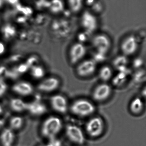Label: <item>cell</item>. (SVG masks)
Masks as SVG:
<instances>
[{
    "mask_svg": "<svg viewBox=\"0 0 146 146\" xmlns=\"http://www.w3.org/2000/svg\"><path fill=\"white\" fill-rule=\"evenodd\" d=\"M62 121L59 117L51 116L44 121L41 128V133L45 138L51 139L58 134L62 128Z\"/></svg>",
    "mask_w": 146,
    "mask_h": 146,
    "instance_id": "cell-1",
    "label": "cell"
},
{
    "mask_svg": "<svg viewBox=\"0 0 146 146\" xmlns=\"http://www.w3.org/2000/svg\"><path fill=\"white\" fill-rule=\"evenodd\" d=\"M71 112L75 115L85 117L91 115L95 111L94 105L89 100L79 99L74 102L70 106Z\"/></svg>",
    "mask_w": 146,
    "mask_h": 146,
    "instance_id": "cell-2",
    "label": "cell"
},
{
    "mask_svg": "<svg viewBox=\"0 0 146 146\" xmlns=\"http://www.w3.org/2000/svg\"><path fill=\"white\" fill-rule=\"evenodd\" d=\"M104 123L102 118L99 117H92L86 125V130L89 136L96 138L100 136L103 132Z\"/></svg>",
    "mask_w": 146,
    "mask_h": 146,
    "instance_id": "cell-3",
    "label": "cell"
},
{
    "mask_svg": "<svg viewBox=\"0 0 146 146\" xmlns=\"http://www.w3.org/2000/svg\"><path fill=\"white\" fill-rule=\"evenodd\" d=\"M81 27L85 32L90 34L97 28L98 21L95 15L91 12L86 11L81 15L80 19Z\"/></svg>",
    "mask_w": 146,
    "mask_h": 146,
    "instance_id": "cell-4",
    "label": "cell"
},
{
    "mask_svg": "<svg viewBox=\"0 0 146 146\" xmlns=\"http://www.w3.org/2000/svg\"><path fill=\"white\" fill-rule=\"evenodd\" d=\"M92 44L97 52L106 55L111 46L110 40L104 34L96 35L93 38Z\"/></svg>",
    "mask_w": 146,
    "mask_h": 146,
    "instance_id": "cell-5",
    "label": "cell"
},
{
    "mask_svg": "<svg viewBox=\"0 0 146 146\" xmlns=\"http://www.w3.org/2000/svg\"><path fill=\"white\" fill-rule=\"evenodd\" d=\"M66 133L68 138L75 144L81 145L85 142V137L83 131L75 125H69L67 126Z\"/></svg>",
    "mask_w": 146,
    "mask_h": 146,
    "instance_id": "cell-6",
    "label": "cell"
},
{
    "mask_svg": "<svg viewBox=\"0 0 146 146\" xmlns=\"http://www.w3.org/2000/svg\"><path fill=\"white\" fill-rule=\"evenodd\" d=\"M86 52V48L83 43L78 42L73 44L69 50L70 62L73 64L78 63L84 58Z\"/></svg>",
    "mask_w": 146,
    "mask_h": 146,
    "instance_id": "cell-7",
    "label": "cell"
},
{
    "mask_svg": "<svg viewBox=\"0 0 146 146\" xmlns=\"http://www.w3.org/2000/svg\"><path fill=\"white\" fill-rule=\"evenodd\" d=\"M138 42L136 37L130 35L127 37L122 43L121 48L124 55L130 56L133 54L138 48Z\"/></svg>",
    "mask_w": 146,
    "mask_h": 146,
    "instance_id": "cell-8",
    "label": "cell"
},
{
    "mask_svg": "<svg viewBox=\"0 0 146 146\" xmlns=\"http://www.w3.org/2000/svg\"><path fill=\"white\" fill-rule=\"evenodd\" d=\"M97 63L92 60H86L81 62L76 68L78 75L81 77L90 76L95 72Z\"/></svg>",
    "mask_w": 146,
    "mask_h": 146,
    "instance_id": "cell-9",
    "label": "cell"
},
{
    "mask_svg": "<svg viewBox=\"0 0 146 146\" xmlns=\"http://www.w3.org/2000/svg\"><path fill=\"white\" fill-rule=\"evenodd\" d=\"M52 109L58 113L64 114L67 111L68 104L66 98L60 94L53 95L50 99Z\"/></svg>",
    "mask_w": 146,
    "mask_h": 146,
    "instance_id": "cell-10",
    "label": "cell"
},
{
    "mask_svg": "<svg viewBox=\"0 0 146 146\" xmlns=\"http://www.w3.org/2000/svg\"><path fill=\"white\" fill-rule=\"evenodd\" d=\"M110 86L106 83L98 85L93 93V98L98 102H102L107 100L111 94Z\"/></svg>",
    "mask_w": 146,
    "mask_h": 146,
    "instance_id": "cell-11",
    "label": "cell"
},
{
    "mask_svg": "<svg viewBox=\"0 0 146 146\" xmlns=\"http://www.w3.org/2000/svg\"><path fill=\"white\" fill-rule=\"evenodd\" d=\"M60 85V81L56 77H50L39 82L37 88L43 92H51L56 90Z\"/></svg>",
    "mask_w": 146,
    "mask_h": 146,
    "instance_id": "cell-12",
    "label": "cell"
},
{
    "mask_svg": "<svg viewBox=\"0 0 146 146\" xmlns=\"http://www.w3.org/2000/svg\"><path fill=\"white\" fill-rule=\"evenodd\" d=\"M14 92L22 96H27L33 93V86L30 82L26 81H20L15 83L12 87Z\"/></svg>",
    "mask_w": 146,
    "mask_h": 146,
    "instance_id": "cell-13",
    "label": "cell"
},
{
    "mask_svg": "<svg viewBox=\"0 0 146 146\" xmlns=\"http://www.w3.org/2000/svg\"><path fill=\"white\" fill-rule=\"evenodd\" d=\"M26 111L33 115L39 116L45 114L47 109L44 104L39 101H34L27 103Z\"/></svg>",
    "mask_w": 146,
    "mask_h": 146,
    "instance_id": "cell-14",
    "label": "cell"
},
{
    "mask_svg": "<svg viewBox=\"0 0 146 146\" xmlns=\"http://www.w3.org/2000/svg\"><path fill=\"white\" fill-rule=\"evenodd\" d=\"M15 140L13 130L10 128H6L0 134V141L2 146H13Z\"/></svg>",
    "mask_w": 146,
    "mask_h": 146,
    "instance_id": "cell-15",
    "label": "cell"
},
{
    "mask_svg": "<svg viewBox=\"0 0 146 146\" xmlns=\"http://www.w3.org/2000/svg\"><path fill=\"white\" fill-rule=\"evenodd\" d=\"M9 106L12 110L16 112H22L26 111L27 103L18 98H13L10 100Z\"/></svg>",
    "mask_w": 146,
    "mask_h": 146,
    "instance_id": "cell-16",
    "label": "cell"
},
{
    "mask_svg": "<svg viewBox=\"0 0 146 146\" xmlns=\"http://www.w3.org/2000/svg\"><path fill=\"white\" fill-rule=\"evenodd\" d=\"M144 105L142 100L139 98L134 99L129 105L130 111L135 115H138L142 112Z\"/></svg>",
    "mask_w": 146,
    "mask_h": 146,
    "instance_id": "cell-17",
    "label": "cell"
},
{
    "mask_svg": "<svg viewBox=\"0 0 146 146\" xmlns=\"http://www.w3.org/2000/svg\"><path fill=\"white\" fill-rule=\"evenodd\" d=\"M128 63V59L127 56L121 55L117 57L114 60L113 64L114 66L119 71V72H123L128 69L127 64Z\"/></svg>",
    "mask_w": 146,
    "mask_h": 146,
    "instance_id": "cell-18",
    "label": "cell"
},
{
    "mask_svg": "<svg viewBox=\"0 0 146 146\" xmlns=\"http://www.w3.org/2000/svg\"><path fill=\"white\" fill-rule=\"evenodd\" d=\"M24 122V119L21 117L15 116L9 120V128L13 130H19L23 127Z\"/></svg>",
    "mask_w": 146,
    "mask_h": 146,
    "instance_id": "cell-19",
    "label": "cell"
},
{
    "mask_svg": "<svg viewBox=\"0 0 146 146\" xmlns=\"http://www.w3.org/2000/svg\"><path fill=\"white\" fill-rule=\"evenodd\" d=\"M112 70L108 66L103 67L99 71V77L104 81H107L110 80L112 77Z\"/></svg>",
    "mask_w": 146,
    "mask_h": 146,
    "instance_id": "cell-20",
    "label": "cell"
},
{
    "mask_svg": "<svg viewBox=\"0 0 146 146\" xmlns=\"http://www.w3.org/2000/svg\"><path fill=\"white\" fill-rule=\"evenodd\" d=\"M129 72H119L113 79L114 85L116 86L122 85L126 82Z\"/></svg>",
    "mask_w": 146,
    "mask_h": 146,
    "instance_id": "cell-21",
    "label": "cell"
},
{
    "mask_svg": "<svg viewBox=\"0 0 146 146\" xmlns=\"http://www.w3.org/2000/svg\"><path fill=\"white\" fill-rule=\"evenodd\" d=\"M31 74L33 78L40 79L44 76L45 71L43 68L37 65L31 68Z\"/></svg>",
    "mask_w": 146,
    "mask_h": 146,
    "instance_id": "cell-22",
    "label": "cell"
},
{
    "mask_svg": "<svg viewBox=\"0 0 146 146\" xmlns=\"http://www.w3.org/2000/svg\"><path fill=\"white\" fill-rule=\"evenodd\" d=\"M70 9L75 12L79 11L82 6V0H69Z\"/></svg>",
    "mask_w": 146,
    "mask_h": 146,
    "instance_id": "cell-23",
    "label": "cell"
},
{
    "mask_svg": "<svg viewBox=\"0 0 146 146\" xmlns=\"http://www.w3.org/2000/svg\"><path fill=\"white\" fill-rule=\"evenodd\" d=\"M3 35L6 39H11L15 36V31L13 29H8L6 28L3 31Z\"/></svg>",
    "mask_w": 146,
    "mask_h": 146,
    "instance_id": "cell-24",
    "label": "cell"
},
{
    "mask_svg": "<svg viewBox=\"0 0 146 146\" xmlns=\"http://www.w3.org/2000/svg\"><path fill=\"white\" fill-rule=\"evenodd\" d=\"M105 58L106 54L97 52L94 54L93 60L97 63V62H103L105 60Z\"/></svg>",
    "mask_w": 146,
    "mask_h": 146,
    "instance_id": "cell-25",
    "label": "cell"
},
{
    "mask_svg": "<svg viewBox=\"0 0 146 146\" xmlns=\"http://www.w3.org/2000/svg\"><path fill=\"white\" fill-rule=\"evenodd\" d=\"M8 86L3 80L0 79V98L3 97L7 92Z\"/></svg>",
    "mask_w": 146,
    "mask_h": 146,
    "instance_id": "cell-26",
    "label": "cell"
},
{
    "mask_svg": "<svg viewBox=\"0 0 146 146\" xmlns=\"http://www.w3.org/2000/svg\"><path fill=\"white\" fill-rule=\"evenodd\" d=\"M29 67L27 66V64H23L19 66L17 68V71L19 74H23L26 72L28 70Z\"/></svg>",
    "mask_w": 146,
    "mask_h": 146,
    "instance_id": "cell-27",
    "label": "cell"
},
{
    "mask_svg": "<svg viewBox=\"0 0 146 146\" xmlns=\"http://www.w3.org/2000/svg\"><path fill=\"white\" fill-rule=\"evenodd\" d=\"M88 34H89L85 32V33H83V34L81 33L80 35H79V38L80 41V42L82 43V42L86 41L87 39V36L88 35Z\"/></svg>",
    "mask_w": 146,
    "mask_h": 146,
    "instance_id": "cell-28",
    "label": "cell"
},
{
    "mask_svg": "<svg viewBox=\"0 0 146 146\" xmlns=\"http://www.w3.org/2000/svg\"><path fill=\"white\" fill-rule=\"evenodd\" d=\"M7 74V72L5 67H2V68H0V77H1L2 76V80H3V76H6Z\"/></svg>",
    "mask_w": 146,
    "mask_h": 146,
    "instance_id": "cell-29",
    "label": "cell"
},
{
    "mask_svg": "<svg viewBox=\"0 0 146 146\" xmlns=\"http://www.w3.org/2000/svg\"><path fill=\"white\" fill-rule=\"evenodd\" d=\"M142 63H143V62H142V60L137 59L135 60L134 62V66L135 68H139L141 66V65H142Z\"/></svg>",
    "mask_w": 146,
    "mask_h": 146,
    "instance_id": "cell-30",
    "label": "cell"
},
{
    "mask_svg": "<svg viewBox=\"0 0 146 146\" xmlns=\"http://www.w3.org/2000/svg\"><path fill=\"white\" fill-rule=\"evenodd\" d=\"M6 51V47L3 43L0 42V56L2 55Z\"/></svg>",
    "mask_w": 146,
    "mask_h": 146,
    "instance_id": "cell-31",
    "label": "cell"
},
{
    "mask_svg": "<svg viewBox=\"0 0 146 146\" xmlns=\"http://www.w3.org/2000/svg\"><path fill=\"white\" fill-rule=\"evenodd\" d=\"M5 4V2L4 0H0V10H1L2 9L3 7Z\"/></svg>",
    "mask_w": 146,
    "mask_h": 146,
    "instance_id": "cell-32",
    "label": "cell"
},
{
    "mask_svg": "<svg viewBox=\"0 0 146 146\" xmlns=\"http://www.w3.org/2000/svg\"><path fill=\"white\" fill-rule=\"evenodd\" d=\"M4 123H5V122H4V120L0 119V130L3 127Z\"/></svg>",
    "mask_w": 146,
    "mask_h": 146,
    "instance_id": "cell-33",
    "label": "cell"
},
{
    "mask_svg": "<svg viewBox=\"0 0 146 146\" xmlns=\"http://www.w3.org/2000/svg\"><path fill=\"white\" fill-rule=\"evenodd\" d=\"M3 111V108L2 106L0 105V115L2 114Z\"/></svg>",
    "mask_w": 146,
    "mask_h": 146,
    "instance_id": "cell-34",
    "label": "cell"
},
{
    "mask_svg": "<svg viewBox=\"0 0 146 146\" xmlns=\"http://www.w3.org/2000/svg\"><path fill=\"white\" fill-rule=\"evenodd\" d=\"M40 146H52L51 145L50 143H48V144H46V145H40Z\"/></svg>",
    "mask_w": 146,
    "mask_h": 146,
    "instance_id": "cell-35",
    "label": "cell"
},
{
    "mask_svg": "<svg viewBox=\"0 0 146 146\" xmlns=\"http://www.w3.org/2000/svg\"></svg>",
    "mask_w": 146,
    "mask_h": 146,
    "instance_id": "cell-36",
    "label": "cell"
}]
</instances>
